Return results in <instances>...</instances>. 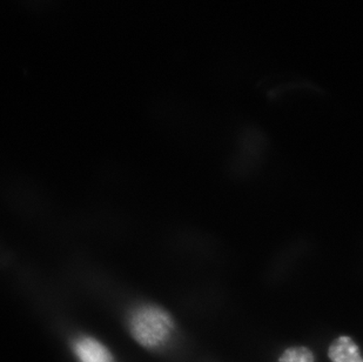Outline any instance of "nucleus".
<instances>
[{
    "instance_id": "obj_3",
    "label": "nucleus",
    "mask_w": 363,
    "mask_h": 362,
    "mask_svg": "<svg viewBox=\"0 0 363 362\" xmlns=\"http://www.w3.org/2000/svg\"><path fill=\"white\" fill-rule=\"evenodd\" d=\"M328 356L333 362H363L357 344L353 339L345 335L333 342L328 349Z\"/></svg>"
},
{
    "instance_id": "obj_4",
    "label": "nucleus",
    "mask_w": 363,
    "mask_h": 362,
    "mask_svg": "<svg viewBox=\"0 0 363 362\" xmlns=\"http://www.w3.org/2000/svg\"><path fill=\"white\" fill-rule=\"evenodd\" d=\"M314 354L306 347H291L286 349L279 362H314Z\"/></svg>"
},
{
    "instance_id": "obj_2",
    "label": "nucleus",
    "mask_w": 363,
    "mask_h": 362,
    "mask_svg": "<svg viewBox=\"0 0 363 362\" xmlns=\"http://www.w3.org/2000/svg\"><path fill=\"white\" fill-rule=\"evenodd\" d=\"M79 362H114V356L103 342L92 336H80L73 345Z\"/></svg>"
},
{
    "instance_id": "obj_1",
    "label": "nucleus",
    "mask_w": 363,
    "mask_h": 362,
    "mask_svg": "<svg viewBox=\"0 0 363 362\" xmlns=\"http://www.w3.org/2000/svg\"><path fill=\"white\" fill-rule=\"evenodd\" d=\"M130 335L138 345L146 349H158L171 338L175 322L164 308L145 305L130 314Z\"/></svg>"
}]
</instances>
